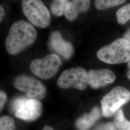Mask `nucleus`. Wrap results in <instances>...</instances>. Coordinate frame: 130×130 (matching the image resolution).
Listing matches in <instances>:
<instances>
[{"label": "nucleus", "mask_w": 130, "mask_h": 130, "mask_svg": "<svg viewBox=\"0 0 130 130\" xmlns=\"http://www.w3.org/2000/svg\"><path fill=\"white\" fill-rule=\"evenodd\" d=\"M37 36V31L31 24L17 21L10 29L5 41L6 49L11 55L18 54L32 44Z\"/></svg>", "instance_id": "nucleus-1"}, {"label": "nucleus", "mask_w": 130, "mask_h": 130, "mask_svg": "<svg viewBox=\"0 0 130 130\" xmlns=\"http://www.w3.org/2000/svg\"><path fill=\"white\" fill-rule=\"evenodd\" d=\"M98 58L109 64L128 63L130 61V43L125 39L120 38L99 49Z\"/></svg>", "instance_id": "nucleus-2"}, {"label": "nucleus", "mask_w": 130, "mask_h": 130, "mask_svg": "<svg viewBox=\"0 0 130 130\" xmlns=\"http://www.w3.org/2000/svg\"><path fill=\"white\" fill-rule=\"evenodd\" d=\"M22 8L25 15L33 26L45 28L49 25L50 14L42 0H23Z\"/></svg>", "instance_id": "nucleus-3"}, {"label": "nucleus", "mask_w": 130, "mask_h": 130, "mask_svg": "<svg viewBox=\"0 0 130 130\" xmlns=\"http://www.w3.org/2000/svg\"><path fill=\"white\" fill-rule=\"evenodd\" d=\"M130 100V92L122 86H117L106 94L101 101V111L103 116L110 117L115 114Z\"/></svg>", "instance_id": "nucleus-4"}, {"label": "nucleus", "mask_w": 130, "mask_h": 130, "mask_svg": "<svg viewBox=\"0 0 130 130\" xmlns=\"http://www.w3.org/2000/svg\"><path fill=\"white\" fill-rule=\"evenodd\" d=\"M12 109L16 117L24 121H33L41 116L42 106L37 99L19 98L14 101Z\"/></svg>", "instance_id": "nucleus-5"}, {"label": "nucleus", "mask_w": 130, "mask_h": 130, "mask_svg": "<svg viewBox=\"0 0 130 130\" xmlns=\"http://www.w3.org/2000/svg\"><path fill=\"white\" fill-rule=\"evenodd\" d=\"M62 64L59 57L50 54L42 59H36L31 62L30 69L34 74L43 79H50L55 76Z\"/></svg>", "instance_id": "nucleus-6"}, {"label": "nucleus", "mask_w": 130, "mask_h": 130, "mask_svg": "<svg viewBox=\"0 0 130 130\" xmlns=\"http://www.w3.org/2000/svg\"><path fill=\"white\" fill-rule=\"evenodd\" d=\"M57 84L61 88L84 90L88 84L87 72L82 67L66 70L61 74Z\"/></svg>", "instance_id": "nucleus-7"}, {"label": "nucleus", "mask_w": 130, "mask_h": 130, "mask_svg": "<svg viewBox=\"0 0 130 130\" xmlns=\"http://www.w3.org/2000/svg\"><path fill=\"white\" fill-rule=\"evenodd\" d=\"M13 84L15 88L25 93L29 98L42 99L46 95L45 87L37 79L30 76H18L14 79Z\"/></svg>", "instance_id": "nucleus-8"}, {"label": "nucleus", "mask_w": 130, "mask_h": 130, "mask_svg": "<svg viewBox=\"0 0 130 130\" xmlns=\"http://www.w3.org/2000/svg\"><path fill=\"white\" fill-rule=\"evenodd\" d=\"M115 79L114 73L108 69L90 70L87 72L88 84L94 89L112 84Z\"/></svg>", "instance_id": "nucleus-9"}, {"label": "nucleus", "mask_w": 130, "mask_h": 130, "mask_svg": "<svg viewBox=\"0 0 130 130\" xmlns=\"http://www.w3.org/2000/svg\"><path fill=\"white\" fill-rule=\"evenodd\" d=\"M49 44L52 49L65 59H69L74 53L71 43L64 40L58 31L52 33L49 38Z\"/></svg>", "instance_id": "nucleus-10"}, {"label": "nucleus", "mask_w": 130, "mask_h": 130, "mask_svg": "<svg viewBox=\"0 0 130 130\" xmlns=\"http://www.w3.org/2000/svg\"><path fill=\"white\" fill-rule=\"evenodd\" d=\"M91 0H71L68 2L65 10L66 19L72 21L82 13L87 12L90 7Z\"/></svg>", "instance_id": "nucleus-11"}, {"label": "nucleus", "mask_w": 130, "mask_h": 130, "mask_svg": "<svg viewBox=\"0 0 130 130\" xmlns=\"http://www.w3.org/2000/svg\"><path fill=\"white\" fill-rule=\"evenodd\" d=\"M99 107H94L89 113L85 114L80 117L76 122V126L78 130H89L101 117Z\"/></svg>", "instance_id": "nucleus-12"}, {"label": "nucleus", "mask_w": 130, "mask_h": 130, "mask_svg": "<svg viewBox=\"0 0 130 130\" xmlns=\"http://www.w3.org/2000/svg\"><path fill=\"white\" fill-rule=\"evenodd\" d=\"M114 123L118 130H127L130 127V121L126 119L121 108L115 113Z\"/></svg>", "instance_id": "nucleus-13"}, {"label": "nucleus", "mask_w": 130, "mask_h": 130, "mask_svg": "<svg viewBox=\"0 0 130 130\" xmlns=\"http://www.w3.org/2000/svg\"><path fill=\"white\" fill-rule=\"evenodd\" d=\"M68 0H53L50 6L52 13L56 17H61L65 14Z\"/></svg>", "instance_id": "nucleus-14"}, {"label": "nucleus", "mask_w": 130, "mask_h": 130, "mask_svg": "<svg viewBox=\"0 0 130 130\" xmlns=\"http://www.w3.org/2000/svg\"><path fill=\"white\" fill-rule=\"evenodd\" d=\"M126 0H94L95 7L99 10H104L124 3Z\"/></svg>", "instance_id": "nucleus-15"}, {"label": "nucleus", "mask_w": 130, "mask_h": 130, "mask_svg": "<svg viewBox=\"0 0 130 130\" xmlns=\"http://www.w3.org/2000/svg\"><path fill=\"white\" fill-rule=\"evenodd\" d=\"M117 21L120 25H124L130 20V3L124 5L117 11Z\"/></svg>", "instance_id": "nucleus-16"}, {"label": "nucleus", "mask_w": 130, "mask_h": 130, "mask_svg": "<svg viewBox=\"0 0 130 130\" xmlns=\"http://www.w3.org/2000/svg\"><path fill=\"white\" fill-rule=\"evenodd\" d=\"M14 120L7 116L2 117L0 119V130H15Z\"/></svg>", "instance_id": "nucleus-17"}, {"label": "nucleus", "mask_w": 130, "mask_h": 130, "mask_svg": "<svg viewBox=\"0 0 130 130\" xmlns=\"http://www.w3.org/2000/svg\"><path fill=\"white\" fill-rule=\"evenodd\" d=\"M93 130H118L114 123L107 122H104L95 126Z\"/></svg>", "instance_id": "nucleus-18"}, {"label": "nucleus", "mask_w": 130, "mask_h": 130, "mask_svg": "<svg viewBox=\"0 0 130 130\" xmlns=\"http://www.w3.org/2000/svg\"><path fill=\"white\" fill-rule=\"evenodd\" d=\"M0 98H1V101H0V108H1V110H2V108L5 105V103L7 99V96L5 94V93L3 91H1L0 92Z\"/></svg>", "instance_id": "nucleus-19"}, {"label": "nucleus", "mask_w": 130, "mask_h": 130, "mask_svg": "<svg viewBox=\"0 0 130 130\" xmlns=\"http://www.w3.org/2000/svg\"><path fill=\"white\" fill-rule=\"evenodd\" d=\"M123 38L130 43V28H129L123 35Z\"/></svg>", "instance_id": "nucleus-20"}, {"label": "nucleus", "mask_w": 130, "mask_h": 130, "mask_svg": "<svg viewBox=\"0 0 130 130\" xmlns=\"http://www.w3.org/2000/svg\"><path fill=\"white\" fill-rule=\"evenodd\" d=\"M0 12H1V18H0V20H1V22H2L3 19H4L5 17V11L4 7L2 6V5H1V7H0Z\"/></svg>", "instance_id": "nucleus-21"}, {"label": "nucleus", "mask_w": 130, "mask_h": 130, "mask_svg": "<svg viewBox=\"0 0 130 130\" xmlns=\"http://www.w3.org/2000/svg\"><path fill=\"white\" fill-rule=\"evenodd\" d=\"M127 67L128 68V70L127 72V76L128 78L130 79V61L127 63Z\"/></svg>", "instance_id": "nucleus-22"}, {"label": "nucleus", "mask_w": 130, "mask_h": 130, "mask_svg": "<svg viewBox=\"0 0 130 130\" xmlns=\"http://www.w3.org/2000/svg\"><path fill=\"white\" fill-rule=\"evenodd\" d=\"M42 130H54L53 129V128L51 127V126H44V127L43 128Z\"/></svg>", "instance_id": "nucleus-23"}, {"label": "nucleus", "mask_w": 130, "mask_h": 130, "mask_svg": "<svg viewBox=\"0 0 130 130\" xmlns=\"http://www.w3.org/2000/svg\"><path fill=\"white\" fill-rule=\"evenodd\" d=\"M127 130H130V128H128V129Z\"/></svg>", "instance_id": "nucleus-24"}]
</instances>
